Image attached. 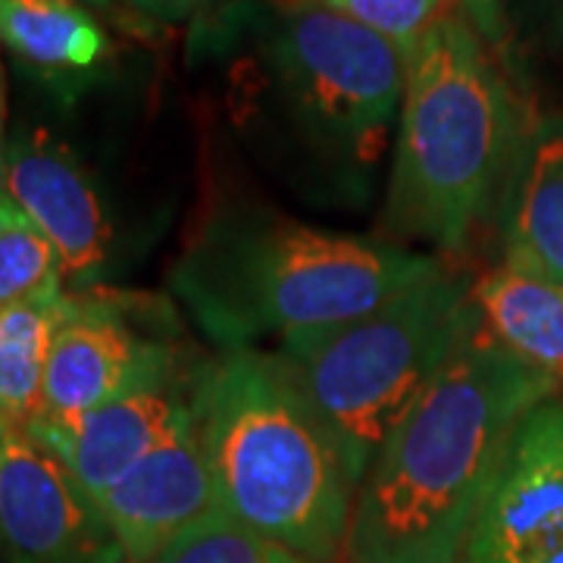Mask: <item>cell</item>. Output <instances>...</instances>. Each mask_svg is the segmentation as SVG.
<instances>
[{"mask_svg":"<svg viewBox=\"0 0 563 563\" xmlns=\"http://www.w3.org/2000/svg\"><path fill=\"white\" fill-rule=\"evenodd\" d=\"M561 385L470 317L461 342L363 476L347 551L354 563H457L514 429Z\"/></svg>","mask_w":563,"mask_h":563,"instance_id":"obj_1","label":"cell"},{"mask_svg":"<svg viewBox=\"0 0 563 563\" xmlns=\"http://www.w3.org/2000/svg\"><path fill=\"white\" fill-rule=\"evenodd\" d=\"M439 266L398 244L225 210L185 247L169 285L217 347L254 351L266 339L363 317Z\"/></svg>","mask_w":563,"mask_h":563,"instance_id":"obj_2","label":"cell"},{"mask_svg":"<svg viewBox=\"0 0 563 563\" xmlns=\"http://www.w3.org/2000/svg\"><path fill=\"white\" fill-rule=\"evenodd\" d=\"M191 404L217 510L307 563H332L357 485L276 351H222L195 373Z\"/></svg>","mask_w":563,"mask_h":563,"instance_id":"obj_3","label":"cell"},{"mask_svg":"<svg viewBox=\"0 0 563 563\" xmlns=\"http://www.w3.org/2000/svg\"><path fill=\"white\" fill-rule=\"evenodd\" d=\"M523 125L483 35L448 13L407 60L385 225L410 242L461 251L514 176Z\"/></svg>","mask_w":563,"mask_h":563,"instance_id":"obj_4","label":"cell"},{"mask_svg":"<svg viewBox=\"0 0 563 563\" xmlns=\"http://www.w3.org/2000/svg\"><path fill=\"white\" fill-rule=\"evenodd\" d=\"M473 291L476 285L461 273L439 266L369 313L288 335L276 347L357 488L461 342L476 313Z\"/></svg>","mask_w":563,"mask_h":563,"instance_id":"obj_5","label":"cell"},{"mask_svg":"<svg viewBox=\"0 0 563 563\" xmlns=\"http://www.w3.org/2000/svg\"><path fill=\"white\" fill-rule=\"evenodd\" d=\"M269 60L307 139L361 169L376 161L401 117L410 54L361 22L301 0L273 29Z\"/></svg>","mask_w":563,"mask_h":563,"instance_id":"obj_6","label":"cell"},{"mask_svg":"<svg viewBox=\"0 0 563 563\" xmlns=\"http://www.w3.org/2000/svg\"><path fill=\"white\" fill-rule=\"evenodd\" d=\"M461 563H563V395L532 407L514 429Z\"/></svg>","mask_w":563,"mask_h":563,"instance_id":"obj_7","label":"cell"},{"mask_svg":"<svg viewBox=\"0 0 563 563\" xmlns=\"http://www.w3.org/2000/svg\"><path fill=\"white\" fill-rule=\"evenodd\" d=\"M176 376H181L176 347L144 332L122 298L69 295L47 354L35 422H69L135 388Z\"/></svg>","mask_w":563,"mask_h":563,"instance_id":"obj_8","label":"cell"},{"mask_svg":"<svg viewBox=\"0 0 563 563\" xmlns=\"http://www.w3.org/2000/svg\"><path fill=\"white\" fill-rule=\"evenodd\" d=\"M3 563H129L98 501L47 448L3 422L0 448Z\"/></svg>","mask_w":563,"mask_h":563,"instance_id":"obj_9","label":"cell"},{"mask_svg":"<svg viewBox=\"0 0 563 563\" xmlns=\"http://www.w3.org/2000/svg\"><path fill=\"white\" fill-rule=\"evenodd\" d=\"M0 188L60 254L66 285L88 288L113 257V222L81 161L44 129L7 141Z\"/></svg>","mask_w":563,"mask_h":563,"instance_id":"obj_10","label":"cell"},{"mask_svg":"<svg viewBox=\"0 0 563 563\" xmlns=\"http://www.w3.org/2000/svg\"><path fill=\"white\" fill-rule=\"evenodd\" d=\"M191 379L144 385L69 422H32L25 432L47 448L98 501L113 483L195 417Z\"/></svg>","mask_w":563,"mask_h":563,"instance_id":"obj_11","label":"cell"},{"mask_svg":"<svg viewBox=\"0 0 563 563\" xmlns=\"http://www.w3.org/2000/svg\"><path fill=\"white\" fill-rule=\"evenodd\" d=\"M98 507L129 563H154L176 536L217 510L195 417L110 485Z\"/></svg>","mask_w":563,"mask_h":563,"instance_id":"obj_12","label":"cell"},{"mask_svg":"<svg viewBox=\"0 0 563 563\" xmlns=\"http://www.w3.org/2000/svg\"><path fill=\"white\" fill-rule=\"evenodd\" d=\"M510 179L504 263L563 285V113L526 135Z\"/></svg>","mask_w":563,"mask_h":563,"instance_id":"obj_13","label":"cell"},{"mask_svg":"<svg viewBox=\"0 0 563 563\" xmlns=\"http://www.w3.org/2000/svg\"><path fill=\"white\" fill-rule=\"evenodd\" d=\"M0 47L51 85L95 79L110 35L81 0H0Z\"/></svg>","mask_w":563,"mask_h":563,"instance_id":"obj_14","label":"cell"},{"mask_svg":"<svg viewBox=\"0 0 563 563\" xmlns=\"http://www.w3.org/2000/svg\"><path fill=\"white\" fill-rule=\"evenodd\" d=\"M473 298L510 354L563 385V285L501 263L476 285Z\"/></svg>","mask_w":563,"mask_h":563,"instance_id":"obj_15","label":"cell"},{"mask_svg":"<svg viewBox=\"0 0 563 563\" xmlns=\"http://www.w3.org/2000/svg\"><path fill=\"white\" fill-rule=\"evenodd\" d=\"M69 291L0 310V422L29 429L38 420L47 354Z\"/></svg>","mask_w":563,"mask_h":563,"instance_id":"obj_16","label":"cell"},{"mask_svg":"<svg viewBox=\"0 0 563 563\" xmlns=\"http://www.w3.org/2000/svg\"><path fill=\"white\" fill-rule=\"evenodd\" d=\"M154 563H307L295 551L247 529L222 510H210L198 523L163 548Z\"/></svg>","mask_w":563,"mask_h":563,"instance_id":"obj_17","label":"cell"},{"mask_svg":"<svg viewBox=\"0 0 563 563\" xmlns=\"http://www.w3.org/2000/svg\"><path fill=\"white\" fill-rule=\"evenodd\" d=\"M66 291L60 254L20 217L0 232V310Z\"/></svg>","mask_w":563,"mask_h":563,"instance_id":"obj_18","label":"cell"},{"mask_svg":"<svg viewBox=\"0 0 563 563\" xmlns=\"http://www.w3.org/2000/svg\"><path fill=\"white\" fill-rule=\"evenodd\" d=\"M322 7L361 22L363 29L395 41L401 51H413L422 35L454 13V0H320Z\"/></svg>","mask_w":563,"mask_h":563,"instance_id":"obj_19","label":"cell"},{"mask_svg":"<svg viewBox=\"0 0 563 563\" xmlns=\"http://www.w3.org/2000/svg\"><path fill=\"white\" fill-rule=\"evenodd\" d=\"M135 13L157 22H188L198 20L210 7L222 0H125Z\"/></svg>","mask_w":563,"mask_h":563,"instance_id":"obj_20","label":"cell"},{"mask_svg":"<svg viewBox=\"0 0 563 563\" xmlns=\"http://www.w3.org/2000/svg\"><path fill=\"white\" fill-rule=\"evenodd\" d=\"M454 3H457V13L483 35V41L501 44L504 0H454Z\"/></svg>","mask_w":563,"mask_h":563,"instance_id":"obj_21","label":"cell"},{"mask_svg":"<svg viewBox=\"0 0 563 563\" xmlns=\"http://www.w3.org/2000/svg\"><path fill=\"white\" fill-rule=\"evenodd\" d=\"M7 91H3V69H0V176H3V157H7Z\"/></svg>","mask_w":563,"mask_h":563,"instance_id":"obj_22","label":"cell"},{"mask_svg":"<svg viewBox=\"0 0 563 563\" xmlns=\"http://www.w3.org/2000/svg\"><path fill=\"white\" fill-rule=\"evenodd\" d=\"M20 217H22V213L16 210V203L10 201V198H7V191L0 188V232H3V229H7L10 222L20 220Z\"/></svg>","mask_w":563,"mask_h":563,"instance_id":"obj_23","label":"cell"},{"mask_svg":"<svg viewBox=\"0 0 563 563\" xmlns=\"http://www.w3.org/2000/svg\"><path fill=\"white\" fill-rule=\"evenodd\" d=\"M81 3L91 10H113V0H81Z\"/></svg>","mask_w":563,"mask_h":563,"instance_id":"obj_24","label":"cell"},{"mask_svg":"<svg viewBox=\"0 0 563 563\" xmlns=\"http://www.w3.org/2000/svg\"><path fill=\"white\" fill-rule=\"evenodd\" d=\"M0 448H3V422H0Z\"/></svg>","mask_w":563,"mask_h":563,"instance_id":"obj_25","label":"cell"},{"mask_svg":"<svg viewBox=\"0 0 563 563\" xmlns=\"http://www.w3.org/2000/svg\"><path fill=\"white\" fill-rule=\"evenodd\" d=\"M561 7H563V0H561Z\"/></svg>","mask_w":563,"mask_h":563,"instance_id":"obj_26","label":"cell"}]
</instances>
